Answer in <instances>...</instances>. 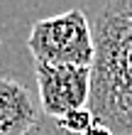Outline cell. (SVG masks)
Here are the masks:
<instances>
[{
  "label": "cell",
  "instance_id": "cell-1",
  "mask_svg": "<svg viewBox=\"0 0 132 135\" xmlns=\"http://www.w3.org/2000/svg\"><path fill=\"white\" fill-rule=\"evenodd\" d=\"M93 27L88 108L115 135H132V0H110Z\"/></svg>",
  "mask_w": 132,
  "mask_h": 135
},
{
  "label": "cell",
  "instance_id": "cell-2",
  "mask_svg": "<svg viewBox=\"0 0 132 135\" xmlns=\"http://www.w3.org/2000/svg\"><path fill=\"white\" fill-rule=\"evenodd\" d=\"M27 47L34 61L42 64H93V27L83 10H66L61 15L37 20L27 37Z\"/></svg>",
  "mask_w": 132,
  "mask_h": 135
},
{
  "label": "cell",
  "instance_id": "cell-3",
  "mask_svg": "<svg viewBox=\"0 0 132 135\" xmlns=\"http://www.w3.org/2000/svg\"><path fill=\"white\" fill-rule=\"evenodd\" d=\"M39 106L46 115L61 120L76 108H86L91 98V66L42 64L34 61Z\"/></svg>",
  "mask_w": 132,
  "mask_h": 135
},
{
  "label": "cell",
  "instance_id": "cell-4",
  "mask_svg": "<svg viewBox=\"0 0 132 135\" xmlns=\"http://www.w3.org/2000/svg\"><path fill=\"white\" fill-rule=\"evenodd\" d=\"M37 103L15 79L0 76V135H25L37 123Z\"/></svg>",
  "mask_w": 132,
  "mask_h": 135
},
{
  "label": "cell",
  "instance_id": "cell-5",
  "mask_svg": "<svg viewBox=\"0 0 132 135\" xmlns=\"http://www.w3.org/2000/svg\"><path fill=\"white\" fill-rule=\"evenodd\" d=\"M93 123H96V118H93V113H91L88 106L86 108H76V110H71L68 115H64L59 120V125L66 133H76V135H83Z\"/></svg>",
  "mask_w": 132,
  "mask_h": 135
},
{
  "label": "cell",
  "instance_id": "cell-6",
  "mask_svg": "<svg viewBox=\"0 0 132 135\" xmlns=\"http://www.w3.org/2000/svg\"><path fill=\"white\" fill-rule=\"evenodd\" d=\"M83 135H115L110 128H108V125H103V123H93L91 128L83 133Z\"/></svg>",
  "mask_w": 132,
  "mask_h": 135
}]
</instances>
